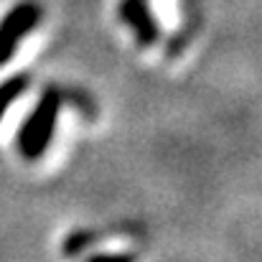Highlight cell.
I'll return each instance as SVG.
<instances>
[{
	"label": "cell",
	"instance_id": "1",
	"mask_svg": "<svg viewBox=\"0 0 262 262\" xmlns=\"http://www.w3.org/2000/svg\"><path fill=\"white\" fill-rule=\"evenodd\" d=\"M59 110H61V94L56 89H46L41 94L36 110L26 120V125L18 130V150H20L23 158L36 161V158H41L49 150Z\"/></svg>",
	"mask_w": 262,
	"mask_h": 262
},
{
	"label": "cell",
	"instance_id": "2",
	"mask_svg": "<svg viewBox=\"0 0 262 262\" xmlns=\"http://www.w3.org/2000/svg\"><path fill=\"white\" fill-rule=\"evenodd\" d=\"M41 18V8L36 3H20L15 5L3 20H0V67H5L20 43L23 36H28Z\"/></svg>",
	"mask_w": 262,
	"mask_h": 262
},
{
	"label": "cell",
	"instance_id": "3",
	"mask_svg": "<svg viewBox=\"0 0 262 262\" xmlns=\"http://www.w3.org/2000/svg\"><path fill=\"white\" fill-rule=\"evenodd\" d=\"M120 18L133 28V33L138 36V41L143 46H153L158 41V26H156V18L145 0H122Z\"/></svg>",
	"mask_w": 262,
	"mask_h": 262
},
{
	"label": "cell",
	"instance_id": "4",
	"mask_svg": "<svg viewBox=\"0 0 262 262\" xmlns=\"http://www.w3.org/2000/svg\"><path fill=\"white\" fill-rule=\"evenodd\" d=\"M28 74H15V77H10L8 82H3L0 84V120H3V115L8 112V107L28 89Z\"/></svg>",
	"mask_w": 262,
	"mask_h": 262
}]
</instances>
